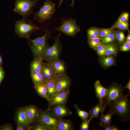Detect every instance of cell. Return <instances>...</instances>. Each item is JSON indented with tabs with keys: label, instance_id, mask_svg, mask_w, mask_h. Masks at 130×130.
Masks as SVG:
<instances>
[{
	"label": "cell",
	"instance_id": "1",
	"mask_svg": "<svg viewBox=\"0 0 130 130\" xmlns=\"http://www.w3.org/2000/svg\"><path fill=\"white\" fill-rule=\"evenodd\" d=\"M129 92L126 95L123 94L116 100L111 102L109 106L110 110L112 111L115 115H117L124 121H127L130 118V102L128 96Z\"/></svg>",
	"mask_w": 130,
	"mask_h": 130
},
{
	"label": "cell",
	"instance_id": "2",
	"mask_svg": "<svg viewBox=\"0 0 130 130\" xmlns=\"http://www.w3.org/2000/svg\"><path fill=\"white\" fill-rule=\"evenodd\" d=\"M53 31L47 30L44 35L41 37H38L33 39L29 38L28 39L34 58L38 57L42 58L45 50L50 46L48 41L51 37V34Z\"/></svg>",
	"mask_w": 130,
	"mask_h": 130
},
{
	"label": "cell",
	"instance_id": "3",
	"mask_svg": "<svg viewBox=\"0 0 130 130\" xmlns=\"http://www.w3.org/2000/svg\"><path fill=\"white\" fill-rule=\"evenodd\" d=\"M32 21L26 18L17 21L14 25L15 33L20 38L28 39L33 32L40 29Z\"/></svg>",
	"mask_w": 130,
	"mask_h": 130
},
{
	"label": "cell",
	"instance_id": "4",
	"mask_svg": "<svg viewBox=\"0 0 130 130\" xmlns=\"http://www.w3.org/2000/svg\"><path fill=\"white\" fill-rule=\"evenodd\" d=\"M57 4L52 2V0H46L39 11L34 13V19L32 21L36 20L42 23L51 19L56 11L55 6Z\"/></svg>",
	"mask_w": 130,
	"mask_h": 130
},
{
	"label": "cell",
	"instance_id": "5",
	"mask_svg": "<svg viewBox=\"0 0 130 130\" xmlns=\"http://www.w3.org/2000/svg\"><path fill=\"white\" fill-rule=\"evenodd\" d=\"M107 88L106 94L102 101L101 112L103 113L104 111L111 102L116 100L123 94L124 88L122 85L116 83H113Z\"/></svg>",
	"mask_w": 130,
	"mask_h": 130
},
{
	"label": "cell",
	"instance_id": "6",
	"mask_svg": "<svg viewBox=\"0 0 130 130\" xmlns=\"http://www.w3.org/2000/svg\"><path fill=\"white\" fill-rule=\"evenodd\" d=\"M38 0H16L15 2L13 11L23 18H26L31 14L34 13L33 9Z\"/></svg>",
	"mask_w": 130,
	"mask_h": 130
},
{
	"label": "cell",
	"instance_id": "7",
	"mask_svg": "<svg viewBox=\"0 0 130 130\" xmlns=\"http://www.w3.org/2000/svg\"><path fill=\"white\" fill-rule=\"evenodd\" d=\"M60 33L54 38V43L52 46H49L45 50L42 58L43 60L48 62L59 59L62 48L60 40Z\"/></svg>",
	"mask_w": 130,
	"mask_h": 130
},
{
	"label": "cell",
	"instance_id": "8",
	"mask_svg": "<svg viewBox=\"0 0 130 130\" xmlns=\"http://www.w3.org/2000/svg\"><path fill=\"white\" fill-rule=\"evenodd\" d=\"M61 33L68 36L73 37L80 30V27L78 26L74 19L70 18L68 19L61 18V24L58 27L55 28Z\"/></svg>",
	"mask_w": 130,
	"mask_h": 130
},
{
	"label": "cell",
	"instance_id": "9",
	"mask_svg": "<svg viewBox=\"0 0 130 130\" xmlns=\"http://www.w3.org/2000/svg\"><path fill=\"white\" fill-rule=\"evenodd\" d=\"M37 119L38 122L44 124L50 130H57L60 119L57 118L50 110L40 111Z\"/></svg>",
	"mask_w": 130,
	"mask_h": 130
},
{
	"label": "cell",
	"instance_id": "10",
	"mask_svg": "<svg viewBox=\"0 0 130 130\" xmlns=\"http://www.w3.org/2000/svg\"><path fill=\"white\" fill-rule=\"evenodd\" d=\"M54 81L56 87L55 93L69 89L71 85V80L66 74L56 76Z\"/></svg>",
	"mask_w": 130,
	"mask_h": 130
},
{
	"label": "cell",
	"instance_id": "11",
	"mask_svg": "<svg viewBox=\"0 0 130 130\" xmlns=\"http://www.w3.org/2000/svg\"><path fill=\"white\" fill-rule=\"evenodd\" d=\"M70 93L69 89L66 91L54 94L50 97L47 101L48 106L47 110H49L52 106L60 104H65L67 102Z\"/></svg>",
	"mask_w": 130,
	"mask_h": 130
},
{
	"label": "cell",
	"instance_id": "12",
	"mask_svg": "<svg viewBox=\"0 0 130 130\" xmlns=\"http://www.w3.org/2000/svg\"><path fill=\"white\" fill-rule=\"evenodd\" d=\"M49 110L57 118L63 119L64 117L71 115L72 114L65 104H60L52 106Z\"/></svg>",
	"mask_w": 130,
	"mask_h": 130
},
{
	"label": "cell",
	"instance_id": "13",
	"mask_svg": "<svg viewBox=\"0 0 130 130\" xmlns=\"http://www.w3.org/2000/svg\"><path fill=\"white\" fill-rule=\"evenodd\" d=\"M47 63L52 67L56 76L66 74L67 67L63 60L59 59Z\"/></svg>",
	"mask_w": 130,
	"mask_h": 130
},
{
	"label": "cell",
	"instance_id": "14",
	"mask_svg": "<svg viewBox=\"0 0 130 130\" xmlns=\"http://www.w3.org/2000/svg\"><path fill=\"white\" fill-rule=\"evenodd\" d=\"M41 73L45 81L55 79L56 76L52 67L47 63L43 62Z\"/></svg>",
	"mask_w": 130,
	"mask_h": 130
},
{
	"label": "cell",
	"instance_id": "15",
	"mask_svg": "<svg viewBox=\"0 0 130 130\" xmlns=\"http://www.w3.org/2000/svg\"><path fill=\"white\" fill-rule=\"evenodd\" d=\"M96 96L99 100V103L102 106L103 100L106 94L107 88L103 86L99 80H97L94 85Z\"/></svg>",
	"mask_w": 130,
	"mask_h": 130
},
{
	"label": "cell",
	"instance_id": "16",
	"mask_svg": "<svg viewBox=\"0 0 130 130\" xmlns=\"http://www.w3.org/2000/svg\"><path fill=\"white\" fill-rule=\"evenodd\" d=\"M26 113L28 121L31 123L37 119L40 111L36 106L32 105L26 108Z\"/></svg>",
	"mask_w": 130,
	"mask_h": 130
},
{
	"label": "cell",
	"instance_id": "17",
	"mask_svg": "<svg viewBox=\"0 0 130 130\" xmlns=\"http://www.w3.org/2000/svg\"><path fill=\"white\" fill-rule=\"evenodd\" d=\"M43 60L42 58L40 57L34 58L30 64L31 73H41Z\"/></svg>",
	"mask_w": 130,
	"mask_h": 130
},
{
	"label": "cell",
	"instance_id": "18",
	"mask_svg": "<svg viewBox=\"0 0 130 130\" xmlns=\"http://www.w3.org/2000/svg\"><path fill=\"white\" fill-rule=\"evenodd\" d=\"M17 121L18 125L26 126L30 124L27 119L26 108H22L18 112Z\"/></svg>",
	"mask_w": 130,
	"mask_h": 130
},
{
	"label": "cell",
	"instance_id": "19",
	"mask_svg": "<svg viewBox=\"0 0 130 130\" xmlns=\"http://www.w3.org/2000/svg\"><path fill=\"white\" fill-rule=\"evenodd\" d=\"M114 115V113L110 110L105 115L104 114L103 112H101L100 126L103 127L105 126L111 125L112 124V117Z\"/></svg>",
	"mask_w": 130,
	"mask_h": 130
},
{
	"label": "cell",
	"instance_id": "20",
	"mask_svg": "<svg viewBox=\"0 0 130 130\" xmlns=\"http://www.w3.org/2000/svg\"><path fill=\"white\" fill-rule=\"evenodd\" d=\"M75 128L71 121L69 119H60L57 130H74Z\"/></svg>",
	"mask_w": 130,
	"mask_h": 130
},
{
	"label": "cell",
	"instance_id": "21",
	"mask_svg": "<svg viewBox=\"0 0 130 130\" xmlns=\"http://www.w3.org/2000/svg\"><path fill=\"white\" fill-rule=\"evenodd\" d=\"M99 59L100 64L104 67H108L113 65L115 63V60L112 55L107 56Z\"/></svg>",
	"mask_w": 130,
	"mask_h": 130
},
{
	"label": "cell",
	"instance_id": "22",
	"mask_svg": "<svg viewBox=\"0 0 130 130\" xmlns=\"http://www.w3.org/2000/svg\"><path fill=\"white\" fill-rule=\"evenodd\" d=\"M35 90L38 94L41 97L48 101L49 97L48 96L45 84H41L34 86Z\"/></svg>",
	"mask_w": 130,
	"mask_h": 130
},
{
	"label": "cell",
	"instance_id": "23",
	"mask_svg": "<svg viewBox=\"0 0 130 130\" xmlns=\"http://www.w3.org/2000/svg\"><path fill=\"white\" fill-rule=\"evenodd\" d=\"M117 46L113 42L106 45L104 56L116 55L117 54Z\"/></svg>",
	"mask_w": 130,
	"mask_h": 130
},
{
	"label": "cell",
	"instance_id": "24",
	"mask_svg": "<svg viewBox=\"0 0 130 130\" xmlns=\"http://www.w3.org/2000/svg\"><path fill=\"white\" fill-rule=\"evenodd\" d=\"M102 106L99 103L96 105L92 107L89 110L90 117L93 119L97 118L99 119V114L102 111Z\"/></svg>",
	"mask_w": 130,
	"mask_h": 130
},
{
	"label": "cell",
	"instance_id": "25",
	"mask_svg": "<svg viewBox=\"0 0 130 130\" xmlns=\"http://www.w3.org/2000/svg\"><path fill=\"white\" fill-rule=\"evenodd\" d=\"M55 79L45 81V85L46 87L48 96L50 97L55 94L56 87Z\"/></svg>",
	"mask_w": 130,
	"mask_h": 130
},
{
	"label": "cell",
	"instance_id": "26",
	"mask_svg": "<svg viewBox=\"0 0 130 130\" xmlns=\"http://www.w3.org/2000/svg\"><path fill=\"white\" fill-rule=\"evenodd\" d=\"M31 74L34 86L39 84H45V80L41 73H32Z\"/></svg>",
	"mask_w": 130,
	"mask_h": 130
},
{
	"label": "cell",
	"instance_id": "27",
	"mask_svg": "<svg viewBox=\"0 0 130 130\" xmlns=\"http://www.w3.org/2000/svg\"><path fill=\"white\" fill-rule=\"evenodd\" d=\"M74 106L78 116L81 118L82 121L88 119L89 117L90 116V113L89 112L81 109L76 104H74Z\"/></svg>",
	"mask_w": 130,
	"mask_h": 130
},
{
	"label": "cell",
	"instance_id": "28",
	"mask_svg": "<svg viewBox=\"0 0 130 130\" xmlns=\"http://www.w3.org/2000/svg\"><path fill=\"white\" fill-rule=\"evenodd\" d=\"M129 24L128 23H126L121 21L118 18L111 28L116 29L117 28L122 30H126L130 32L129 29Z\"/></svg>",
	"mask_w": 130,
	"mask_h": 130
},
{
	"label": "cell",
	"instance_id": "29",
	"mask_svg": "<svg viewBox=\"0 0 130 130\" xmlns=\"http://www.w3.org/2000/svg\"><path fill=\"white\" fill-rule=\"evenodd\" d=\"M116 31L110 33L104 37L101 38V43L106 45L113 42L116 39Z\"/></svg>",
	"mask_w": 130,
	"mask_h": 130
},
{
	"label": "cell",
	"instance_id": "30",
	"mask_svg": "<svg viewBox=\"0 0 130 130\" xmlns=\"http://www.w3.org/2000/svg\"><path fill=\"white\" fill-rule=\"evenodd\" d=\"M87 42L90 47L95 50L97 47L101 43L100 38L93 39L88 38Z\"/></svg>",
	"mask_w": 130,
	"mask_h": 130
},
{
	"label": "cell",
	"instance_id": "31",
	"mask_svg": "<svg viewBox=\"0 0 130 130\" xmlns=\"http://www.w3.org/2000/svg\"><path fill=\"white\" fill-rule=\"evenodd\" d=\"M116 38L119 44H122L125 42L126 37L123 31L120 30L116 31Z\"/></svg>",
	"mask_w": 130,
	"mask_h": 130
},
{
	"label": "cell",
	"instance_id": "32",
	"mask_svg": "<svg viewBox=\"0 0 130 130\" xmlns=\"http://www.w3.org/2000/svg\"><path fill=\"white\" fill-rule=\"evenodd\" d=\"M116 31L115 29L111 27L108 28H101L100 32V38H102L107 35Z\"/></svg>",
	"mask_w": 130,
	"mask_h": 130
},
{
	"label": "cell",
	"instance_id": "33",
	"mask_svg": "<svg viewBox=\"0 0 130 130\" xmlns=\"http://www.w3.org/2000/svg\"><path fill=\"white\" fill-rule=\"evenodd\" d=\"M106 46V45L101 43L97 47L95 50L98 55L101 57L104 56Z\"/></svg>",
	"mask_w": 130,
	"mask_h": 130
},
{
	"label": "cell",
	"instance_id": "34",
	"mask_svg": "<svg viewBox=\"0 0 130 130\" xmlns=\"http://www.w3.org/2000/svg\"><path fill=\"white\" fill-rule=\"evenodd\" d=\"M101 29L96 27H92L89 29L87 32L91 33L98 38H100V32Z\"/></svg>",
	"mask_w": 130,
	"mask_h": 130
},
{
	"label": "cell",
	"instance_id": "35",
	"mask_svg": "<svg viewBox=\"0 0 130 130\" xmlns=\"http://www.w3.org/2000/svg\"><path fill=\"white\" fill-rule=\"evenodd\" d=\"M93 119L91 117L81 122L80 126V130H88L89 128V124Z\"/></svg>",
	"mask_w": 130,
	"mask_h": 130
},
{
	"label": "cell",
	"instance_id": "36",
	"mask_svg": "<svg viewBox=\"0 0 130 130\" xmlns=\"http://www.w3.org/2000/svg\"><path fill=\"white\" fill-rule=\"evenodd\" d=\"M129 14L127 12L123 13L120 15L118 18L121 21L126 23H128Z\"/></svg>",
	"mask_w": 130,
	"mask_h": 130
},
{
	"label": "cell",
	"instance_id": "37",
	"mask_svg": "<svg viewBox=\"0 0 130 130\" xmlns=\"http://www.w3.org/2000/svg\"><path fill=\"white\" fill-rule=\"evenodd\" d=\"M38 124L36 125L33 129L34 130H50L46 126L43 124L38 122Z\"/></svg>",
	"mask_w": 130,
	"mask_h": 130
},
{
	"label": "cell",
	"instance_id": "38",
	"mask_svg": "<svg viewBox=\"0 0 130 130\" xmlns=\"http://www.w3.org/2000/svg\"><path fill=\"white\" fill-rule=\"evenodd\" d=\"M130 50V44L124 42L120 48V50L123 52H128Z\"/></svg>",
	"mask_w": 130,
	"mask_h": 130
},
{
	"label": "cell",
	"instance_id": "39",
	"mask_svg": "<svg viewBox=\"0 0 130 130\" xmlns=\"http://www.w3.org/2000/svg\"><path fill=\"white\" fill-rule=\"evenodd\" d=\"M5 75V72L4 70L2 65H0V85L3 80Z\"/></svg>",
	"mask_w": 130,
	"mask_h": 130
},
{
	"label": "cell",
	"instance_id": "40",
	"mask_svg": "<svg viewBox=\"0 0 130 130\" xmlns=\"http://www.w3.org/2000/svg\"><path fill=\"white\" fill-rule=\"evenodd\" d=\"M105 130H118V128L116 126L113 125H110L104 126V127Z\"/></svg>",
	"mask_w": 130,
	"mask_h": 130
},
{
	"label": "cell",
	"instance_id": "41",
	"mask_svg": "<svg viewBox=\"0 0 130 130\" xmlns=\"http://www.w3.org/2000/svg\"><path fill=\"white\" fill-rule=\"evenodd\" d=\"M0 130H12V127L9 124H6L3 125L0 128Z\"/></svg>",
	"mask_w": 130,
	"mask_h": 130
},
{
	"label": "cell",
	"instance_id": "42",
	"mask_svg": "<svg viewBox=\"0 0 130 130\" xmlns=\"http://www.w3.org/2000/svg\"><path fill=\"white\" fill-rule=\"evenodd\" d=\"M64 0H60L59 2H58V7H59L61 6L62 3ZM75 0H72V3L70 5L71 6L72 9L73 8V6L74 4V1Z\"/></svg>",
	"mask_w": 130,
	"mask_h": 130
},
{
	"label": "cell",
	"instance_id": "43",
	"mask_svg": "<svg viewBox=\"0 0 130 130\" xmlns=\"http://www.w3.org/2000/svg\"><path fill=\"white\" fill-rule=\"evenodd\" d=\"M25 126L18 125L17 127L16 130H26L27 129L25 127Z\"/></svg>",
	"mask_w": 130,
	"mask_h": 130
},
{
	"label": "cell",
	"instance_id": "44",
	"mask_svg": "<svg viewBox=\"0 0 130 130\" xmlns=\"http://www.w3.org/2000/svg\"><path fill=\"white\" fill-rule=\"evenodd\" d=\"M87 34L88 38L93 39L98 38L95 36L90 32H87Z\"/></svg>",
	"mask_w": 130,
	"mask_h": 130
},
{
	"label": "cell",
	"instance_id": "45",
	"mask_svg": "<svg viewBox=\"0 0 130 130\" xmlns=\"http://www.w3.org/2000/svg\"><path fill=\"white\" fill-rule=\"evenodd\" d=\"M124 89L125 88L127 89L129 91V92H130V79H129L128 83L126 84L124 88Z\"/></svg>",
	"mask_w": 130,
	"mask_h": 130
},
{
	"label": "cell",
	"instance_id": "46",
	"mask_svg": "<svg viewBox=\"0 0 130 130\" xmlns=\"http://www.w3.org/2000/svg\"><path fill=\"white\" fill-rule=\"evenodd\" d=\"M126 39V42L130 44V32H129Z\"/></svg>",
	"mask_w": 130,
	"mask_h": 130
},
{
	"label": "cell",
	"instance_id": "47",
	"mask_svg": "<svg viewBox=\"0 0 130 130\" xmlns=\"http://www.w3.org/2000/svg\"><path fill=\"white\" fill-rule=\"evenodd\" d=\"M3 63V61L1 56L0 55V65H2Z\"/></svg>",
	"mask_w": 130,
	"mask_h": 130
},
{
	"label": "cell",
	"instance_id": "48",
	"mask_svg": "<svg viewBox=\"0 0 130 130\" xmlns=\"http://www.w3.org/2000/svg\"></svg>",
	"mask_w": 130,
	"mask_h": 130
}]
</instances>
